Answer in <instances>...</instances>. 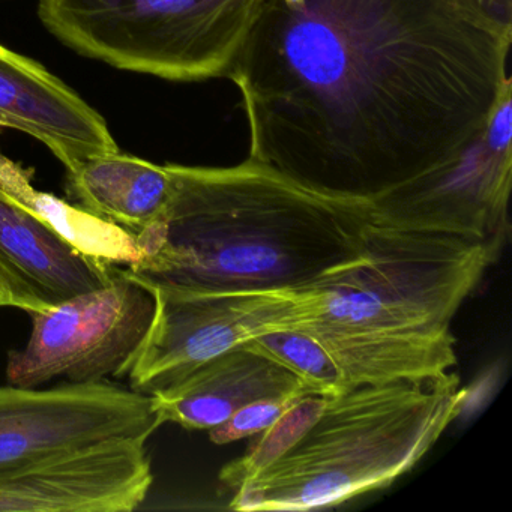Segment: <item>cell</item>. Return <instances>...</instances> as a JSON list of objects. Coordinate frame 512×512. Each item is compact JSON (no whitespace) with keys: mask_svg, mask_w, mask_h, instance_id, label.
I'll use <instances>...</instances> for the list:
<instances>
[{"mask_svg":"<svg viewBox=\"0 0 512 512\" xmlns=\"http://www.w3.org/2000/svg\"><path fill=\"white\" fill-rule=\"evenodd\" d=\"M244 347L280 362L317 394L443 376L457 367L452 332L383 335L305 326L265 332Z\"/></svg>","mask_w":512,"mask_h":512,"instance_id":"cell-10","label":"cell"},{"mask_svg":"<svg viewBox=\"0 0 512 512\" xmlns=\"http://www.w3.org/2000/svg\"><path fill=\"white\" fill-rule=\"evenodd\" d=\"M0 307H13V298L2 277H0Z\"/></svg>","mask_w":512,"mask_h":512,"instance_id":"cell-19","label":"cell"},{"mask_svg":"<svg viewBox=\"0 0 512 512\" xmlns=\"http://www.w3.org/2000/svg\"><path fill=\"white\" fill-rule=\"evenodd\" d=\"M299 389L316 392L280 362L239 346L152 397L163 424L211 431L253 401Z\"/></svg>","mask_w":512,"mask_h":512,"instance_id":"cell-14","label":"cell"},{"mask_svg":"<svg viewBox=\"0 0 512 512\" xmlns=\"http://www.w3.org/2000/svg\"><path fill=\"white\" fill-rule=\"evenodd\" d=\"M499 253L481 239L373 223L358 256L293 290L289 328L448 334Z\"/></svg>","mask_w":512,"mask_h":512,"instance_id":"cell-4","label":"cell"},{"mask_svg":"<svg viewBox=\"0 0 512 512\" xmlns=\"http://www.w3.org/2000/svg\"><path fill=\"white\" fill-rule=\"evenodd\" d=\"M266 0H38L79 55L172 82L229 77Z\"/></svg>","mask_w":512,"mask_h":512,"instance_id":"cell-5","label":"cell"},{"mask_svg":"<svg viewBox=\"0 0 512 512\" xmlns=\"http://www.w3.org/2000/svg\"><path fill=\"white\" fill-rule=\"evenodd\" d=\"M154 295L151 328L122 373L131 389L148 395L170 388L209 359L293 322V290Z\"/></svg>","mask_w":512,"mask_h":512,"instance_id":"cell-9","label":"cell"},{"mask_svg":"<svg viewBox=\"0 0 512 512\" xmlns=\"http://www.w3.org/2000/svg\"><path fill=\"white\" fill-rule=\"evenodd\" d=\"M115 269L74 247L49 221L0 190V277L14 308L43 313L106 286Z\"/></svg>","mask_w":512,"mask_h":512,"instance_id":"cell-12","label":"cell"},{"mask_svg":"<svg viewBox=\"0 0 512 512\" xmlns=\"http://www.w3.org/2000/svg\"><path fill=\"white\" fill-rule=\"evenodd\" d=\"M511 41L457 0H266L227 77L248 158L373 200L481 130L512 83Z\"/></svg>","mask_w":512,"mask_h":512,"instance_id":"cell-1","label":"cell"},{"mask_svg":"<svg viewBox=\"0 0 512 512\" xmlns=\"http://www.w3.org/2000/svg\"><path fill=\"white\" fill-rule=\"evenodd\" d=\"M161 425L152 395L109 382L0 386V473L104 443H148Z\"/></svg>","mask_w":512,"mask_h":512,"instance_id":"cell-8","label":"cell"},{"mask_svg":"<svg viewBox=\"0 0 512 512\" xmlns=\"http://www.w3.org/2000/svg\"><path fill=\"white\" fill-rule=\"evenodd\" d=\"M11 50L10 49H7V47H4L2 46V44H0V56H7L8 53H10Z\"/></svg>","mask_w":512,"mask_h":512,"instance_id":"cell-20","label":"cell"},{"mask_svg":"<svg viewBox=\"0 0 512 512\" xmlns=\"http://www.w3.org/2000/svg\"><path fill=\"white\" fill-rule=\"evenodd\" d=\"M512 83L481 130L449 160L374 197V223L481 239L502 248L509 232Z\"/></svg>","mask_w":512,"mask_h":512,"instance_id":"cell-6","label":"cell"},{"mask_svg":"<svg viewBox=\"0 0 512 512\" xmlns=\"http://www.w3.org/2000/svg\"><path fill=\"white\" fill-rule=\"evenodd\" d=\"M152 481L146 443H104L0 473V512H130Z\"/></svg>","mask_w":512,"mask_h":512,"instance_id":"cell-11","label":"cell"},{"mask_svg":"<svg viewBox=\"0 0 512 512\" xmlns=\"http://www.w3.org/2000/svg\"><path fill=\"white\" fill-rule=\"evenodd\" d=\"M479 22L500 34L512 35V0H457Z\"/></svg>","mask_w":512,"mask_h":512,"instance_id":"cell-18","label":"cell"},{"mask_svg":"<svg viewBox=\"0 0 512 512\" xmlns=\"http://www.w3.org/2000/svg\"><path fill=\"white\" fill-rule=\"evenodd\" d=\"M0 190L29 206L74 247L94 259L121 268L136 265L142 259L136 235L80 206L35 190L28 170L4 155H0Z\"/></svg>","mask_w":512,"mask_h":512,"instance_id":"cell-16","label":"cell"},{"mask_svg":"<svg viewBox=\"0 0 512 512\" xmlns=\"http://www.w3.org/2000/svg\"><path fill=\"white\" fill-rule=\"evenodd\" d=\"M173 187L169 164L158 166L121 151L68 172V194L77 206L136 236L160 221Z\"/></svg>","mask_w":512,"mask_h":512,"instance_id":"cell-15","label":"cell"},{"mask_svg":"<svg viewBox=\"0 0 512 512\" xmlns=\"http://www.w3.org/2000/svg\"><path fill=\"white\" fill-rule=\"evenodd\" d=\"M311 392L313 391L310 389H299V391L253 401V403L241 407L232 418L209 431V436L217 445H226V443L262 433L272 427L293 404L298 403L299 398L311 394Z\"/></svg>","mask_w":512,"mask_h":512,"instance_id":"cell-17","label":"cell"},{"mask_svg":"<svg viewBox=\"0 0 512 512\" xmlns=\"http://www.w3.org/2000/svg\"><path fill=\"white\" fill-rule=\"evenodd\" d=\"M155 304L152 290L116 266L106 286L32 314L28 344L8 356V385L121 379L151 328Z\"/></svg>","mask_w":512,"mask_h":512,"instance_id":"cell-7","label":"cell"},{"mask_svg":"<svg viewBox=\"0 0 512 512\" xmlns=\"http://www.w3.org/2000/svg\"><path fill=\"white\" fill-rule=\"evenodd\" d=\"M169 169L172 200L136 236L142 259L122 268L152 292L301 289L358 256L374 223L371 200L319 193L251 158Z\"/></svg>","mask_w":512,"mask_h":512,"instance_id":"cell-2","label":"cell"},{"mask_svg":"<svg viewBox=\"0 0 512 512\" xmlns=\"http://www.w3.org/2000/svg\"><path fill=\"white\" fill-rule=\"evenodd\" d=\"M455 371L299 398L220 481L233 511H311L382 490L409 472L466 407Z\"/></svg>","mask_w":512,"mask_h":512,"instance_id":"cell-3","label":"cell"},{"mask_svg":"<svg viewBox=\"0 0 512 512\" xmlns=\"http://www.w3.org/2000/svg\"><path fill=\"white\" fill-rule=\"evenodd\" d=\"M0 127L46 145L68 172L118 152L106 119L40 62L11 50L0 56Z\"/></svg>","mask_w":512,"mask_h":512,"instance_id":"cell-13","label":"cell"}]
</instances>
